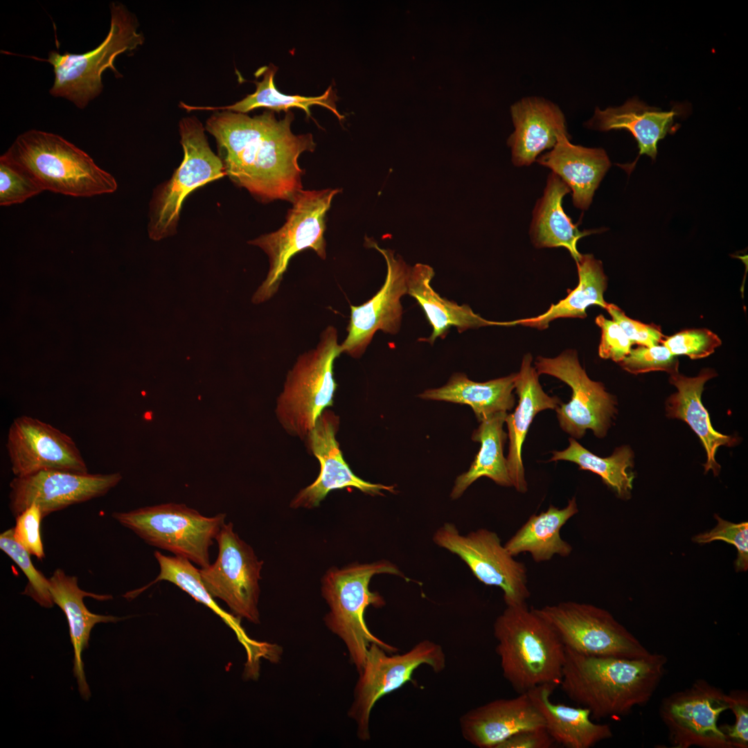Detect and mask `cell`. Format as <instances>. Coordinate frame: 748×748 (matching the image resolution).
I'll use <instances>...</instances> for the list:
<instances>
[{
    "instance_id": "cell-15",
    "label": "cell",
    "mask_w": 748,
    "mask_h": 748,
    "mask_svg": "<svg viewBox=\"0 0 748 748\" xmlns=\"http://www.w3.org/2000/svg\"><path fill=\"white\" fill-rule=\"evenodd\" d=\"M535 368L538 375L555 377L572 391L570 401L555 409L564 432L575 439L582 438L587 429L598 438L605 436L616 413V400L602 383L589 377L576 350H566L555 357L538 356Z\"/></svg>"
},
{
    "instance_id": "cell-5",
    "label": "cell",
    "mask_w": 748,
    "mask_h": 748,
    "mask_svg": "<svg viewBox=\"0 0 748 748\" xmlns=\"http://www.w3.org/2000/svg\"><path fill=\"white\" fill-rule=\"evenodd\" d=\"M386 573L404 577L393 563L380 560L371 563H355L341 569L331 567L321 580V594L329 606L324 617L327 627L344 643L350 660L358 673L365 663L368 650L376 643L389 653L398 648L374 635L364 618L369 606L382 607L383 597L369 589L371 578Z\"/></svg>"
},
{
    "instance_id": "cell-44",
    "label": "cell",
    "mask_w": 748,
    "mask_h": 748,
    "mask_svg": "<svg viewBox=\"0 0 748 748\" xmlns=\"http://www.w3.org/2000/svg\"><path fill=\"white\" fill-rule=\"evenodd\" d=\"M595 322L601 330L599 356L603 359L621 362L630 353L633 343L619 325L613 320L599 314Z\"/></svg>"
},
{
    "instance_id": "cell-46",
    "label": "cell",
    "mask_w": 748,
    "mask_h": 748,
    "mask_svg": "<svg viewBox=\"0 0 748 748\" xmlns=\"http://www.w3.org/2000/svg\"><path fill=\"white\" fill-rule=\"evenodd\" d=\"M605 310L633 344L650 347L663 341L664 336L658 326L645 324L628 317L613 303H607Z\"/></svg>"
},
{
    "instance_id": "cell-47",
    "label": "cell",
    "mask_w": 748,
    "mask_h": 748,
    "mask_svg": "<svg viewBox=\"0 0 748 748\" xmlns=\"http://www.w3.org/2000/svg\"><path fill=\"white\" fill-rule=\"evenodd\" d=\"M555 744L544 727L521 731L504 740L497 748H551Z\"/></svg>"
},
{
    "instance_id": "cell-37",
    "label": "cell",
    "mask_w": 748,
    "mask_h": 748,
    "mask_svg": "<svg viewBox=\"0 0 748 748\" xmlns=\"http://www.w3.org/2000/svg\"><path fill=\"white\" fill-rule=\"evenodd\" d=\"M569 445L562 451L552 452L550 461H566L577 464L579 470H588L600 477L603 481L621 499H628L634 476L627 472L632 466V453L627 446L616 448L609 457L601 458L582 446L576 439L569 438Z\"/></svg>"
},
{
    "instance_id": "cell-20",
    "label": "cell",
    "mask_w": 748,
    "mask_h": 748,
    "mask_svg": "<svg viewBox=\"0 0 748 748\" xmlns=\"http://www.w3.org/2000/svg\"><path fill=\"white\" fill-rule=\"evenodd\" d=\"M338 427L337 416L326 409L305 438L308 448L320 463V472L312 484L294 497L292 508L317 507L330 491L337 489L354 488L371 495H382V491L395 492L393 486L370 483L352 472L335 438Z\"/></svg>"
},
{
    "instance_id": "cell-18",
    "label": "cell",
    "mask_w": 748,
    "mask_h": 748,
    "mask_svg": "<svg viewBox=\"0 0 748 748\" xmlns=\"http://www.w3.org/2000/svg\"><path fill=\"white\" fill-rule=\"evenodd\" d=\"M366 240L368 247L384 256L387 272L383 285L373 297L360 305H350L348 334L340 346L341 353L354 358L364 353L378 330L391 335L400 331L403 312L401 299L408 293L411 269L400 256H395L392 250L382 249L371 239Z\"/></svg>"
},
{
    "instance_id": "cell-21",
    "label": "cell",
    "mask_w": 748,
    "mask_h": 748,
    "mask_svg": "<svg viewBox=\"0 0 748 748\" xmlns=\"http://www.w3.org/2000/svg\"><path fill=\"white\" fill-rule=\"evenodd\" d=\"M459 725L462 736L471 745L479 748H497L521 731L544 727V722L524 693L472 709L460 717Z\"/></svg>"
},
{
    "instance_id": "cell-43",
    "label": "cell",
    "mask_w": 748,
    "mask_h": 748,
    "mask_svg": "<svg viewBox=\"0 0 748 748\" xmlns=\"http://www.w3.org/2000/svg\"><path fill=\"white\" fill-rule=\"evenodd\" d=\"M42 519L39 507L33 504L15 517V526L12 528L15 540L40 560L45 557L40 533Z\"/></svg>"
},
{
    "instance_id": "cell-34",
    "label": "cell",
    "mask_w": 748,
    "mask_h": 748,
    "mask_svg": "<svg viewBox=\"0 0 748 748\" xmlns=\"http://www.w3.org/2000/svg\"><path fill=\"white\" fill-rule=\"evenodd\" d=\"M576 262L578 284L566 298L551 305L548 310L537 317L508 321L509 326L522 325L544 330L557 319L586 317V310L590 305H596L605 309L607 303L604 300V292L607 279L601 261L592 254H582Z\"/></svg>"
},
{
    "instance_id": "cell-32",
    "label": "cell",
    "mask_w": 748,
    "mask_h": 748,
    "mask_svg": "<svg viewBox=\"0 0 748 748\" xmlns=\"http://www.w3.org/2000/svg\"><path fill=\"white\" fill-rule=\"evenodd\" d=\"M578 511L575 497L564 508L550 505L546 510L531 515L504 546L513 557L528 553L535 562H547L555 555L568 557L573 547L561 537L560 531Z\"/></svg>"
},
{
    "instance_id": "cell-31",
    "label": "cell",
    "mask_w": 748,
    "mask_h": 748,
    "mask_svg": "<svg viewBox=\"0 0 748 748\" xmlns=\"http://www.w3.org/2000/svg\"><path fill=\"white\" fill-rule=\"evenodd\" d=\"M570 191L557 175L549 174L544 195L533 212L530 235L536 247H564L577 262L582 256L577 249L578 240L597 230L580 231L564 213L562 199Z\"/></svg>"
},
{
    "instance_id": "cell-28",
    "label": "cell",
    "mask_w": 748,
    "mask_h": 748,
    "mask_svg": "<svg viewBox=\"0 0 748 748\" xmlns=\"http://www.w3.org/2000/svg\"><path fill=\"white\" fill-rule=\"evenodd\" d=\"M434 276V271L429 265L418 263L411 269L407 294L416 301L432 328L430 336L419 341L433 344L438 338L445 339L452 327L461 333L486 326H508L507 321L487 320L468 305H458L440 296L431 285Z\"/></svg>"
},
{
    "instance_id": "cell-19",
    "label": "cell",
    "mask_w": 748,
    "mask_h": 748,
    "mask_svg": "<svg viewBox=\"0 0 748 748\" xmlns=\"http://www.w3.org/2000/svg\"><path fill=\"white\" fill-rule=\"evenodd\" d=\"M6 447L15 477L49 470L88 472L86 462L70 436L30 416L13 420Z\"/></svg>"
},
{
    "instance_id": "cell-22",
    "label": "cell",
    "mask_w": 748,
    "mask_h": 748,
    "mask_svg": "<svg viewBox=\"0 0 748 748\" xmlns=\"http://www.w3.org/2000/svg\"><path fill=\"white\" fill-rule=\"evenodd\" d=\"M532 362L533 357L530 353L524 355L515 379L518 404L513 413L507 414L505 420L509 438L506 458L508 472L512 486L520 493H526L528 490L522 452L530 425L539 412L546 409L555 410L562 403L559 398L550 396L544 392Z\"/></svg>"
},
{
    "instance_id": "cell-38",
    "label": "cell",
    "mask_w": 748,
    "mask_h": 748,
    "mask_svg": "<svg viewBox=\"0 0 748 748\" xmlns=\"http://www.w3.org/2000/svg\"><path fill=\"white\" fill-rule=\"evenodd\" d=\"M0 549L21 569L28 582L22 594L32 598L40 606L50 608L53 601L49 590L48 578L34 567L30 554L13 537L12 528L0 535Z\"/></svg>"
},
{
    "instance_id": "cell-13",
    "label": "cell",
    "mask_w": 748,
    "mask_h": 748,
    "mask_svg": "<svg viewBox=\"0 0 748 748\" xmlns=\"http://www.w3.org/2000/svg\"><path fill=\"white\" fill-rule=\"evenodd\" d=\"M433 541L459 557L481 582L499 587L506 606L526 604L531 596L527 569L510 554L495 532L481 528L464 535L447 522L436 531Z\"/></svg>"
},
{
    "instance_id": "cell-6",
    "label": "cell",
    "mask_w": 748,
    "mask_h": 748,
    "mask_svg": "<svg viewBox=\"0 0 748 748\" xmlns=\"http://www.w3.org/2000/svg\"><path fill=\"white\" fill-rule=\"evenodd\" d=\"M341 353L338 331L328 326L317 346L298 357L276 401V417L287 433L305 439L319 417L332 405L337 387L334 363Z\"/></svg>"
},
{
    "instance_id": "cell-40",
    "label": "cell",
    "mask_w": 748,
    "mask_h": 748,
    "mask_svg": "<svg viewBox=\"0 0 748 748\" xmlns=\"http://www.w3.org/2000/svg\"><path fill=\"white\" fill-rule=\"evenodd\" d=\"M626 371L639 374L650 371H666L670 375L678 372L679 362L664 346H639L618 363Z\"/></svg>"
},
{
    "instance_id": "cell-17",
    "label": "cell",
    "mask_w": 748,
    "mask_h": 748,
    "mask_svg": "<svg viewBox=\"0 0 748 748\" xmlns=\"http://www.w3.org/2000/svg\"><path fill=\"white\" fill-rule=\"evenodd\" d=\"M122 478L120 472L90 474L56 470L15 477L9 484V508L15 517L34 504L44 518L71 505L104 496Z\"/></svg>"
},
{
    "instance_id": "cell-10",
    "label": "cell",
    "mask_w": 748,
    "mask_h": 748,
    "mask_svg": "<svg viewBox=\"0 0 748 748\" xmlns=\"http://www.w3.org/2000/svg\"><path fill=\"white\" fill-rule=\"evenodd\" d=\"M179 134L183 161L171 178L154 190L150 202L148 233L156 241L176 233L183 202L190 193L225 175L222 163L212 151L196 117L182 118Z\"/></svg>"
},
{
    "instance_id": "cell-36",
    "label": "cell",
    "mask_w": 748,
    "mask_h": 748,
    "mask_svg": "<svg viewBox=\"0 0 748 748\" xmlns=\"http://www.w3.org/2000/svg\"><path fill=\"white\" fill-rule=\"evenodd\" d=\"M276 71L277 68L273 64L259 69L257 72L262 75V79L255 82L256 86L255 92L247 95L233 105L223 107H199L188 105L181 102L180 107L188 111L229 110L242 114H247L259 107H265L276 112L283 110L286 112L290 111V108L298 107L304 110L308 116H311L310 107L317 105L330 110L339 121L344 119V116L337 111L336 106L337 97L332 86H330L322 95L315 97L286 95L279 91L274 84V80Z\"/></svg>"
},
{
    "instance_id": "cell-41",
    "label": "cell",
    "mask_w": 748,
    "mask_h": 748,
    "mask_svg": "<svg viewBox=\"0 0 748 748\" xmlns=\"http://www.w3.org/2000/svg\"><path fill=\"white\" fill-rule=\"evenodd\" d=\"M662 342L673 355H686L692 359L710 355L722 344L718 336L706 328L685 330Z\"/></svg>"
},
{
    "instance_id": "cell-4",
    "label": "cell",
    "mask_w": 748,
    "mask_h": 748,
    "mask_svg": "<svg viewBox=\"0 0 748 748\" xmlns=\"http://www.w3.org/2000/svg\"><path fill=\"white\" fill-rule=\"evenodd\" d=\"M3 154L26 170L44 191L89 197L117 189L113 175L85 152L53 133L24 132Z\"/></svg>"
},
{
    "instance_id": "cell-16",
    "label": "cell",
    "mask_w": 748,
    "mask_h": 748,
    "mask_svg": "<svg viewBox=\"0 0 748 748\" xmlns=\"http://www.w3.org/2000/svg\"><path fill=\"white\" fill-rule=\"evenodd\" d=\"M727 694L704 679L666 697L660 706L661 718L675 748H731L718 724L729 709Z\"/></svg>"
},
{
    "instance_id": "cell-30",
    "label": "cell",
    "mask_w": 748,
    "mask_h": 748,
    "mask_svg": "<svg viewBox=\"0 0 748 748\" xmlns=\"http://www.w3.org/2000/svg\"><path fill=\"white\" fill-rule=\"evenodd\" d=\"M716 375L709 368L702 370L696 377H686L679 372L670 374V382L677 388V392L666 402L667 416L685 421L700 437L706 452L705 471L712 470L715 475L718 474L720 468L715 459L717 449L721 445L731 446L735 443L733 437L713 429L708 412L702 403L704 384Z\"/></svg>"
},
{
    "instance_id": "cell-7",
    "label": "cell",
    "mask_w": 748,
    "mask_h": 748,
    "mask_svg": "<svg viewBox=\"0 0 748 748\" xmlns=\"http://www.w3.org/2000/svg\"><path fill=\"white\" fill-rule=\"evenodd\" d=\"M110 28L105 39L94 49L82 54L51 51L47 59H40L53 67L55 79L49 92L84 109L103 89V73L111 69L116 77L121 75L114 66L116 57L135 49L143 42L137 32L135 17L119 3H112Z\"/></svg>"
},
{
    "instance_id": "cell-35",
    "label": "cell",
    "mask_w": 748,
    "mask_h": 748,
    "mask_svg": "<svg viewBox=\"0 0 748 748\" xmlns=\"http://www.w3.org/2000/svg\"><path fill=\"white\" fill-rule=\"evenodd\" d=\"M507 414L505 411L493 413L483 419L474 431L472 439L479 442L481 447L469 470L456 479L450 494L452 499L461 497L470 485L483 477L501 486H513L503 452L507 438L503 425Z\"/></svg>"
},
{
    "instance_id": "cell-11",
    "label": "cell",
    "mask_w": 748,
    "mask_h": 748,
    "mask_svg": "<svg viewBox=\"0 0 748 748\" xmlns=\"http://www.w3.org/2000/svg\"><path fill=\"white\" fill-rule=\"evenodd\" d=\"M422 665H427L436 673L443 671L446 666L443 647L424 639L405 652L391 654L376 643L370 645L348 711V717L356 724L360 740L371 738L370 718L376 702L411 682L414 671Z\"/></svg>"
},
{
    "instance_id": "cell-42",
    "label": "cell",
    "mask_w": 748,
    "mask_h": 748,
    "mask_svg": "<svg viewBox=\"0 0 748 748\" xmlns=\"http://www.w3.org/2000/svg\"><path fill=\"white\" fill-rule=\"evenodd\" d=\"M717 525L710 531L696 535L693 540L699 544L722 540L736 546L738 556L735 562L737 571L748 568V523H732L715 515Z\"/></svg>"
},
{
    "instance_id": "cell-1",
    "label": "cell",
    "mask_w": 748,
    "mask_h": 748,
    "mask_svg": "<svg viewBox=\"0 0 748 748\" xmlns=\"http://www.w3.org/2000/svg\"><path fill=\"white\" fill-rule=\"evenodd\" d=\"M294 114L277 119L271 110L250 117L229 110L215 112L206 130L215 139L225 175L262 202H290L302 190L304 173L298 159L316 143L311 134H294Z\"/></svg>"
},
{
    "instance_id": "cell-12",
    "label": "cell",
    "mask_w": 748,
    "mask_h": 748,
    "mask_svg": "<svg viewBox=\"0 0 748 748\" xmlns=\"http://www.w3.org/2000/svg\"><path fill=\"white\" fill-rule=\"evenodd\" d=\"M534 610L555 632L564 647L593 656L641 658L651 652L607 610L563 601Z\"/></svg>"
},
{
    "instance_id": "cell-25",
    "label": "cell",
    "mask_w": 748,
    "mask_h": 748,
    "mask_svg": "<svg viewBox=\"0 0 748 748\" xmlns=\"http://www.w3.org/2000/svg\"><path fill=\"white\" fill-rule=\"evenodd\" d=\"M569 139L568 135L561 136L552 150L536 161L568 186L576 208L586 210L611 162L603 149L573 145Z\"/></svg>"
},
{
    "instance_id": "cell-14",
    "label": "cell",
    "mask_w": 748,
    "mask_h": 748,
    "mask_svg": "<svg viewBox=\"0 0 748 748\" xmlns=\"http://www.w3.org/2000/svg\"><path fill=\"white\" fill-rule=\"evenodd\" d=\"M218 553L214 563L200 569L202 580L213 598H220L239 618L258 624L259 581L263 561L225 523L215 539Z\"/></svg>"
},
{
    "instance_id": "cell-26",
    "label": "cell",
    "mask_w": 748,
    "mask_h": 748,
    "mask_svg": "<svg viewBox=\"0 0 748 748\" xmlns=\"http://www.w3.org/2000/svg\"><path fill=\"white\" fill-rule=\"evenodd\" d=\"M154 555L159 565L160 571L157 578L144 587L127 592L123 596L133 599L152 585L160 581L170 582L189 594L197 602L210 608L218 615L236 634L238 640L247 652L249 666L260 664L261 659H266L271 651V644L251 639L240 625L239 618L222 609L214 600L201 578L200 569L196 568L192 562L181 556L165 555L159 551Z\"/></svg>"
},
{
    "instance_id": "cell-33",
    "label": "cell",
    "mask_w": 748,
    "mask_h": 748,
    "mask_svg": "<svg viewBox=\"0 0 748 748\" xmlns=\"http://www.w3.org/2000/svg\"><path fill=\"white\" fill-rule=\"evenodd\" d=\"M516 373L477 382L461 373H454L440 388L430 389L418 395L424 400L446 401L469 405L478 421L501 411L511 410L515 404L513 394Z\"/></svg>"
},
{
    "instance_id": "cell-27",
    "label": "cell",
    "mask_w": 748,
    "mask_h": 748,
    "mask_svg": "<svg viewBox=\"0 0 748 748\" xmlns=\"http://www.w3.org/2000/svg\"><path fill=\"white\" fill-rule=\"evenodd\" d=\"M677 114L675 108L663 111L632 98L620 107L604 110L596 107L585 126L599 131L625 129L630 132L639 148V156L630 168L631 171L639 156L645 154L653 160L656 159L657 143L673 130L674 117Z\"/></svg>"
},
{
    "instance_id": "cell-23",
    "label": "cell",
    "mask_w": 748,
    "mask_h": 748,
    "mask_svg": "<svg viewBox=\"0 0 748 748\" xmlns=\"http://www.w3.org/2000/svg\"><path fill=\"white\" fill-rule=\"evenodd\" d=\"M515 127L508 140L515 166H529L544 150L553 148L562 135H569L564 116L543 98L526 97L511 107Z\"/></svg>"
},
{
    "instance_id": "cell-24",
    "label": "cell",
    "mask_w": 748,
    "mask_h": 748,
    "mask_svg": "<svg viewBox=\"0 0 748 748\" xmlns=\"http://www.w3.org/2000/svg\"><path fill=\"white\" fill-rule=\"evenodd\" d=\"M48 582L53 601L61 608L68 621L71 642L74 650L73 673L80 695L87 700L91 693L84 675L82 652L88 647L91 630L97 623H116L122 618L96 614L89 611L83 601L84 597L107 600L112 599V596L81 589L78 585V578L67 575L62 569H55L48 578Z\"/></svg>"
},
{
    "instance_id": "cell-3",
    "label": "cell",
    "mask_w": 748,
    "mask_h": 748,
    "mask_svg": "<svg viewBox=\"0 0 748 748\" xmlns=\"http://www.w3.org/2000/svg\"><path fill=\"white\" fill-rule=\"evenodd\" d=\"M493 634L503 676L517 693L560 685L565 647L533 608L506 606L493 624Z\"/></svg>"
},
{
    "instance_id": "cell-2",
    "label": "cell",
    "mask_w": 748,
    "mask_h": 748,
    "mask_svg": "<svg viewBox=\"0 0 748 748\" xmlns=\"http://www.w3.org/2000/svg\"><path fill=\"white\" fill-rule=\"evenodd\" d=\"M667 657L652 653L636 659L593 656L565 648L560 683L562 691L597 719L627 715L646 704L664 675Z\"/></svg>"
},
{
    "instance_id": "cell-45",
    "label": "cell",
    "mask_w": 748,
    "mask_h": 748,
    "mask_svg": "<svg viewBox=\"0 0 748 748\" xmlns=\"http://www.w3.org/2000/svg\"><path fill=\"white\" fill-rule=\"evenodd\" d=\"M729 709L736 717L733 724L719 726L731 748L748 747V695L742 690H735L727 694Z\"/></svg>"
},
{
    "instance_id": "cell-29",
    "label": "cell",
    "mask_w": 748,
    "mask_h": 748,
    "mask_svg": "<svg viewBox=\"0 0 748 748\" xmlns=\"http://www.w3.org/2000/svg\"><path fill=\"white\" fill-rule=\"evenodd\" d=\"M555 688L543 684L526 692L555 743L567 748H590L613 736L609 725L591 720L589 709L553 703L551 696Z\"/></svg>"
},
{
    "instance_id": "cell-8",
    "label": "cell",
    "mask_w": 748,
    "mask_h": 748,
    "mask_svg": "<svg viewBox=\"0 0 748 748\" xmlns=\"http://www.w3.org/2000/svg\"><path fill=\"white\" fill-rule=\"evenodd\" d=\"M340 190H301L292 201L286 222L279 229L248 242L262 249L269 262L267 277L252 296L254 304L265 302L277 293L290 260L299 252L311 249L326 259V216Z\"/></svg>"
},
{
    "instance_id": "cell-9",
    "label": "cell",
    "mask_w": 748,
    "mask_h": 748,
    "mask_svg": "<svg viewBox=\"0 0 748 748\" xmlns=\"http://www.w3.org/2000/svg\"><path fill=\"white\" fill-rule=\"evenodd\" d=\"M112 517L149 545L204 568L211 564L210 548L225 524L226 514L206 517L185 504L168 503L114 512Z\"/></svg>"
},
{
    "instance_id": "cell-39",
    "label": "cell",
    "mask_w": 748,
    "mask_h": 748,
    "mask_svg": "<svg viewBox=\"0 0 748 748\" xmlns=\"http://www.w3.org/2000/svg\"><path fill=\"white\" fill-rule=\"evenodd\" d=\"M44 190L20 166L5 154L0 157V205L21 204Z\"/></svg>"
}]
</instances>
